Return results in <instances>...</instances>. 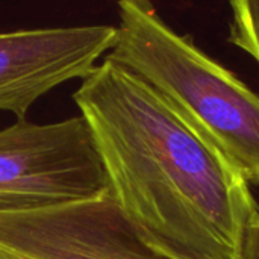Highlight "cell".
<instances>
[{
    "label": "cell",
    "mask_w": 259,
    "mask_h": 259,
    "mask_svg": "<svg viewBox=\"0 0 259 259\" xmlns=\"http://www.w3.org/2000/svg\"><path fill=\"white\" fill-rule=\"evenodd\" d=\"M117 41L108 55L132 70L259 185V94L175 32L150 0H120Z\"/></svg>",
    "instance_id": "7a4b0ae2"
},
{
    "label": "cell",
    "mask_w": 259,
    "mask_h": 259,
    "mask_svg": "<svg viewBox=\"0 0 259 259\" xmlns=\"http://www.w3.org/2000/svg\"><path fill=\"white\" fill-rule=\"evenodd\" d=\"M73 99L143 241L171 259H241L259 214L250 184L164 96L106 56Z\"/></svg>",
    "instance_id": "6da1fadb"
},
{
    "label": "cell",
    "mask_w": 259,
    "mask_h": 259,
    "mask_svg": "<svg viewBox=\"0 0 259 259\" xmlns=\"http://www.w3.org/2000/svg\"><path fill=\"white\" fill-rule=\"evenodd\" d=\"M115 41L117 27L105 24L0 33V111L23 120L52 88L85 79Z\"/></svg>",
    "instance_id": "5b68a950"
},
{
    "label": "cell",
    "mask_w": 259,
    "mask_h": 259,
    "mask_svg": "<svg viewBox=\"0 0 259 259\" xmlns=\"http://www.w3.org/2000/svg\"><path fill=\"white\" fill-rule=\"evenodd\" d=\"M241 259H259V214L246 229Z\"/></svg>",
    "instance_id": "52a82bcc"
},
{
    "label": "cell",
    "mask_w": 259,
    "mask_h": 259,
    "mask_svg": "<svg viewBox=\"0 0 259 259\" xmlns=\"http://www.w3.org/2000/svg\"><path fill=\"white\" fill-rule=\"evenodd\" d=\"M232 23L229 42L259 64V0H229Z\"/></svg>",
    "instance_id": "8992f818"
},
{
    "label": "cell",
    "mask_w": 259,
    "mask_h": 259,
    "mask_svg": "<svg viewBox=\"0 0 259 259\" xmlns=\"http://www.w3.org/2000/svg\"><path fill=\"white\" fill-rule=\"evenodd\" d=\"M109 193L108 176L85 118L0 131V211H30Z\"/></svg>",
    "instance_id": "3957f363"
},
{
    "label": "cell",
    "mask_w": 259,
    "mask_h": 259,
    "mask_svg": "<svg viewBox=\"0 0 259 259\" xmlns=\"http://www.w3.org/2000/svg\"><path fill=\"white\" fill-rule=\"evenodd\" d=\"M0 259H171L149 246L109 193L30 211H0Z\"/></svg>",
    "instance_id": "277c9868"
}]
</instances>
